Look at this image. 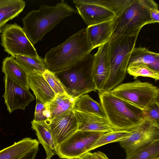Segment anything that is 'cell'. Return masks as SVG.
I'll list each match as a JSON object with an SVG mask.
<instances>
[{"instance_id": "6da1fadb", "label": "cell", "mask_w": 159, "mask_h": 159, "mask_svg": "<svg viewBox=\"0 0 159 159\" xmlns=\"http://www.w3.org/2000/svg\"><path fill=\"white\" fill-rule=\"evenodd\" d=\"M76 13L77 10L63 0L54 6L41 5L39 10L31 11L22 19L23 29L34 45L61 20Z\"/></svg>"}, {"instance_id": "7a4b0ae2", "label": "cell", "mask_w": 159, "mask_h": 159, "mask_svg": "<svg viewBox=\"0 0 159 159\" xmlns=\"http://www.w3.org/2000/svg\"><path fill=\"white\" fill-rule=\"evenodd\" d=\"M92 50L86 28L82 29L61 44L51 48L45 54L44 59L48 69L56 73L67 69Z\"/></svg>"}, {"instance_id": "3957f363", "label": "cell", "mask_w": 159, "mask_h": 159, "mask_svg": "<svg viewBox=\"0 0 159 159\" xmlns=\"http://www.w3.org/2000/svg\"><path fill=\"white\" fill-rule=\"evenodd\" d=\"M100 103L109 125L114 130H129L144 119V110L111 93H99Z\"/></svg>"}, {"instance_id": "277c9868", "label": "cell", "mask_w": 159, "mask_h": 159, "mask_svg": "<svg viewBox=\"0 0 159 159\" xmlns=\"http://www.w3.org/2000/svg\"><path fill=\"white\" fill-rule=\"evenodd\" d=\"M157 6L153 0H130L113 20V32L109 40L120 36L138 35L143 26L152 23L150 12Z\"/></svg>"}, {"instance_id": "5b68a950", "label": "cell", "mask_w": 159, "mask_h": 159, "mask_svg": "<svg viewBox=\"0 0 159 159\" xmlns=\"http://www.w3.org/2000/svg\"><path fill=\"white\" fill-rule=\"evenodd\" d=\"M94 54L91 52L67 69L54 73L66 93L75 98L96 90L93 77Z\"/></svg>"}, {"instance_id": "8992f818", "label": "cell", "mask_w": 159, "mask_h": 159, "mask_svg": "<svg viewBox=\"0 0 159 159\" xmlns=\"http://www.w3.org/2000/svg\"><path fill=\"white\" fill-rule=\"evenodd\" d=\"M138 35L122 36L109 40V71L103 91L111 90L125 78L129 58Z\"/></svg>"}, {"instance_id": "52a82bcc", "label": "cell", "mask_w": 159, "mask_h": 159, "mask_svg": "<svg viewBox=\"0 0 159 159\" xmlns=\"http://www.w3.org/2000/svg\"><path fill=\"white\" fill-rule=\"evenodd\" d=\"M130 0H73L80 16L88 26L113 20Z\"/></svg>"}, {"instance_id": "ba28073f", "label": "cell", "mask_w": 159, "mask_h": 159, "mask_svg": "<svg viewBox=\"0 0 159 159\" xmlns=\"http://www.w3.org/2000/svg\"><path fill=\"white\" fill-rule=\"evenodd\" d=\"M115 96L143 110L158 100V88L148 82L135 81L118 85L109 91Z\"/></svg>"}, {"instance_id": "9c48e42d", "label": "cell", "mask_w": 159, "mask_h": 159, "mask_svg": "<svg viewBox=\"0 0 159 159\" xmlns=\"http://www.w3.org/2000/svg\"><path fill=\"white\" fill-rule=\"evenodd\" d=\"M1 44L4 51L15 58L17 55L39 56L23 28L16 23L8 24L2 30Z\"/></svg>"}, {"instance_id": "30bf717a", "label": "cell", "mask_w": 159, "mask_h": 159, "mask_svg": "<svg viewBox=\"0 0 159 159\" xmlns=\"http://www.w3.org/2000/svg\"><path fill=\"white\" fill-rule=\"evenodd\" d=\"M101 134L78 130L57 146L55 152L61 158L75 159L80 158L92 150V147Z\"/></svg>"}, {"instance_id": "8fae6325", "label": "cell", "mask_w": 159, "mask_h": 159, "mask_svg": "<svg viewBox=\"0 0 159 159\" xmlns=\"http://www.w3.org/2000/svg\"><path fill=\"white\" fill-rule=\"evenodd\" d=\"M130 134L119 142L126 156L159 140V127L144 118L139 125L131 130Z\"/></svg>"}, {"instance_id": "7c38bea8", "label": "cell", "mask_w": 159, "mask_h": 159, "mask_svg": "<svg viewBox=\"0 0 159 159\" xmlns=\"http://www.w3.org/2000/svg\"><path fill=\"white\" fill-rule=\"evenodd\" d=\"M5 91L2 97L10 113L20 109L25 110L30 103L34 100V97L29 89L16 83L4 75Z\"/></svg>"}, {"instance_id": "4fadbf2b", "label": "cell", "mask_w": 159, "mask_h": 159, "mask_svg": "<svg viewBox=\"0 0 159 159\" xmlns=\"http://www.w3.org/2000/svg\"><path fill=\"white\" fill-rule=\"evenodd\" d=\"M56 147L65 141L78 129L77 121L73 111L68 114L47 120Z\"/></svg>"}, {"instance_id": "5bb4252c", "label": "cell", "mask_w": 159, "mask_h": 159, "mask_svg": "<svg viewBox=\"0 0 159 159\" xmlns=\"http://www.w3.org/2000/svg\"><path fill=\"white\" fill-rule=\"evenodd\" d=\"M109 40L98 47L94 54L93 77L96 90L99 93L103 91L104 85L109 71L108 58Z\"/></svg>"}, {"instance_id": "9a60e30c", "label": "cell", "mask_w": 159, "mask_h": 159, "mask_svg": "<svg viewBox=\"0 0 159 159\" xmlns=\"http://www.w3.org/2000/svg\"><path fill=\"white\" fill-rule=\"evenodd\" d=\"M78 130L96 132L101 134L114 130L107 119L101 115L79 111L74 110Z\"/></svg>"}, {"instance_id": "2e32d148", "label": "cell", "mask_w": 159, "mask_h": 159, "mask_svg": "<svg viewBox=\"0 0 159 159\" xmlns=\"http://www.w3.org/2000/svg\"><path fill=\"white\" fill-rule=\"evenodd\" d=\"M28 82L29 89L33 91L36 99L44 104H48L55 97L56 94L42 75H29Z\"/></svg>"}, {"instance_id": "e0dca14e", "label": "cell", "mask_w": 159, "mask_h": 159, "mask_svg": "<svg viewBox=\"0 0 159 159\" xmlns=\"http://www.w3.org/2000/svg\"><path fill=\"white\" fill-rule=\"evenodd\" d=\"M113 20L87 26V37L93 50L109 40L113 32Z\"/></svg>"}, {"instance_id": "ac0fdd59", "label": "cell", "mask_w": 159, "mask_h": 159, "mask_svg": "<svg viewBox=\"0 0 159 159\" xmlns=\"http://www.w3.org/2000/svg\"><path fill=\"white\" fill-rule=\"evenodd\" d=\"M36 139L26 137L0 151V159H20L39 147Z\"/></svg>"}, {"instance_id": "d6986e66", "label": "cell", "mask_w": 159, "mask_h": 159, "mask_svg": "<svg viewBox=\"0 0 159 159\" xmlns=\"http://www.w3.org/2000/svg\"><path fill=\"white\" fill-rule=\"evenodd\" d=\"M31 128L38 137L39 142L43 147L46 158L51 159L56 154V147L53 141L51 132L47 120L44 121H31Z\"/></svg>"}, {"instance_id": "ffe728a7", "label": "cell", "mask_w": 159, "mask_h": 159, "mask_svg": "<svg viewBox=\"0 0 159 159\" xmlns=\"http://www.w3.org/2000/svg\"><path fill=\"white\" fill-rule=\"evenodd\" d=\"M2 71L18 84L30 89L28 76L25 70L12 56L7 57L2 62Z\"/></svg>"}, {"instance_id": "44dd1931", "label": "cell", "mask_w": 159, "mask_h": 159, "mask_svg": "<svg viewBox=\"0 0 159 159\" xmlns=\"http://www.w3.org/2000/svg\"><path fill=\"white\" fill-rule=\"evenodd\" d=\"M75 99L66 93L56 95L53 99L47 104L50 112L49 120L73 112Z\"/></svg>"}, {"instance_id": "7402d4cb", "label": "cell", "mask_w": 159, "mask_h": 159, "mask_svg": "<svg viewBox=\"0 0 159 159\" xmlns=\"http://www.w3.org/2000/svg\"><path fill=\"white\" fill-rule=\"evenodd\" d=\"M25 5V2L23 0H0V28L17 16Z\"/></svg>"}, {"instance_id": "603a6c76", "label": "cell", "mask_w": 159, "mask_h": 159, "mask_svg": "<svg viewBox=\"0 0 159 159\" xmlns=\"http://www.w3.org/2000/svg\"><path fill=\"white\" fill-rule=\"evenodd\" d=\"M133 63L145 64L152 69L159 71V54L144 47L134 48L130 54L128 65Z\"/></svg>"}, {"instance_id": "cb8c5ba5", "label": "cell", "mask_w": 159, "mask_h": 159, "mask_svg": "<svg viewBox=\"0 0 159 159\" xmlns=\"http://www.w3.org/2000/svg\"><path fill=\"white\" fill-rule=\"evenodd\" d=\"M15 58L28 75L33 74L43 75L48 69L44 59L39 56L33 57L17 55Z\"/></svg>"}, {"instance_id": "d4e9b609", "label": "cell", "mask_w": 159, "mask_h": 159, "mask_svg": "<svg viewBox=\"0 0 159 159\" xmlns=\"http://www.w3.org/2000/svg\"><path fill=\"white\" fill-rule=\"evenodd\" d=\"M74 110L84 113L97 114L106 118L100 103L94 100L87 94L81 95L75 98Z\"/></svg>"}, {"instance_id": "484cf974", "label": "cell", "mask_w": 159, "mask_h": 159, "mask_svg": "<svg viewBox=\"0 0 159 159\" xmlns=\"http://www.w3.org/2000/svg\"><path fill=\"white\" fill-rule=\"evenodd\" d=\"M131 130H114L101 134L93 145L92 150L109 143L122 141L130 134Z\"/></svg>"}, {"instance_id": "4316f807", "label": "cell", "mask_w": 159, "mask_h": 159, "mask_svg": "<svg viewBox=\"0 0 159 159\" xmlns=\"http://www.w3.org/2000/svg\"><path fill=\"white\" fill-rule=\"evenodd\" d=\"M127 72L134 79L139 76L148 77L158 80L159 71L154 70L148 65L141 63H133L128 65Z\"/></svg>"}, {"instance_id": "83f0119b", "label": "cell", "mask_w": 159, "mask_h": 159, "mask_svg": "<svg viewBox=\"0 0 159 159\" xmlns=\"http://www.w3.org/2000/svg\"><path fill=\"white\" fill-rule=\"evenodd\" d=\"M125 159H159V140L126 156Z\"/></svg>"}, {"instance_id": "f1b7e54d", "label": "cell", "mask_w": 159, "mask_h": 159, "mask_svg": "<svg viewBox=\"0 0 159 159\" xmlns=\"http://www.w3.org/2000/svg\"><path fill=\"white\" fill-rule=\"evenodd\" d=\"M42 75L56 95L66 93L59 79L54 73L47 69Z\"/></svg>"}, {"instance_id": "f546056e", "label": "cell", "mask_w": 159, "mask_h": 159, "mask_svg": "<svg viewBox=\"0 0 159 159\" xmlns=\"http://www.w3.org/2000/svg\"><path fill=\"white\" fill-rule=\"evenodd\" d=\"M144 118L155 125L159 127V104L157 100L144 110Z\"/></svg>"}, {"instance_id": "4dcf8cb0", "label": "cell", "mask_w": 159, "mask_h": 159, "mask_svg": "<svg viewBox=\"0 0 159 159\" xmlns=\"http://www.w3.org/2000/svg\"><path fill=\"white\" fill-rule=\"evenodd\" d=\"M36 99V105L33 120L37 122H42L49 120L50 112L47 105Z\"/></svg>"}, {"instance_id": "1f68e13d", "label": "cell", "mask_w": 159, "mask_h": 159, "mask_svg": "<svg viewBox=\"0 0 159 159\" xmlns=\"http://www.w3.org/2000/svg\"><path fill=\"white\" fill-rule=\"evenodd\" d=\"M150 14L152 23H159V11L158 5L153 8L151 10Z\"/></svg>"}, {"instance_id": "d6a6232c", "label": "cell", "mask_w": 159, "mask_h": 159, "mask_svg": "<svg viewBox=\"0 0 159 159\" xmlns=\"http://www.w3.org/2000/svg\"><path fill=\"white\" fill-rule=\"evenodd\" d=\"M38 151L39 147L34 148L20 159H34Z\"/></svg>"}, {"instance_id": "836d02e7", "label": "cell", "mask_w": 159, "mask_h": 159, "mask_svg": "<svg viewBox=\"0 0 159 159\" xmlns=\"http://www.w3.org/2000/svg\"><path fill=\"white\" fill-rule=\"evenodd\" d=\"M80 158L81 159H97L93 153H91L89 152L86 153Z\"/></svg>"}, {"instance_id": "e575fe53", "label": "cell", "mask_w": 159, "mask_h": 159, "mask_svg": "<svg viewBox=\"0 0 159 159\" xmlns=\"http://www.w3.org/2000/svg\"><path fill=\"white\" fill-rule=\"evenodd\" d=\"M93 153L97 159H109L105 153L101 152L98 151Z\"/></svg>"}, {"instance_id": "d590c367", "label": "cell", "mask_w": 159, "mask_h": 159, "mask_svg": "<svg viewBox=\"0 0 159 159\" xmlns=\"http://www.w3.org/2000/svg\"><path fill=\"white\" fill-rule=\"evenodd\" d=\"M75 159H81L80 157V158H75Z\"/></svg>"}, {"instance_id": "8d00e7d4", "label": "cell", "mask_w": 159, "mask_h": 159, "mask_svg": "<svg viewBox=\"0 0 159 159\" xmlns=\"http://www.w3.org/2000/svg\"><path fill=\"white\" fill-rule=\"evenodd\" d=\"M2 30H1L0 29V33H2Z\"/></svg>"}, {"instance_id": "74e56055", "label": "cell", "mask_w": 159, "mask_h": 159, "mask_svg": "<svg viewBox=\"0 0 159 159\" xmlns=\"http://www.w3.org/2000/svg\"><path fill=\"white\" fill-rule=\"evenodd\" d=\"M45 159H48L46 158Z\"/></svg>"}]
</instances>
